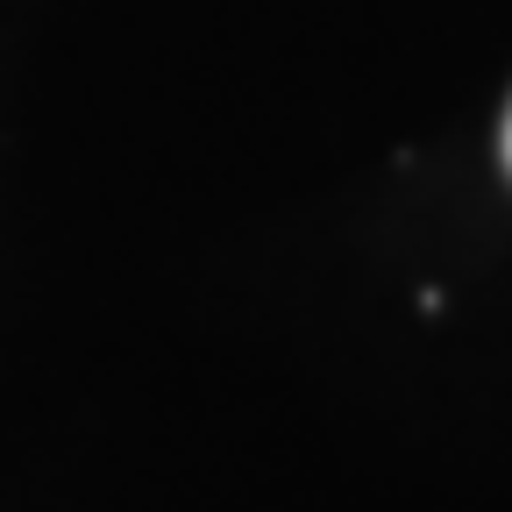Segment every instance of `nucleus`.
<instances>
[{
	"label": "nucleus",
	"mask_w": 512,
	"mask_h": 512,
	"mask_svg": "<svg viewBox=\"0 0 512 512\" xmlns=\"http://www.w3.org/2000/svg\"><path fill=\"white\" fill-rule=\"evenodd\" d=\"M498 143H505V171H512V107H505V136Z\"/></svg>",
	"instance_id": "1"
}]
</instances>
